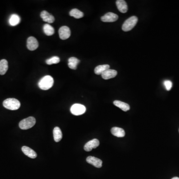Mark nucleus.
Instances as JSON below:
<instances>
[{
  "instance_id": "obj_1",
  "label": "nucleus",
  "mask_w": 179,
  "mask_h": 179,
  "mask_svg": "<svg viewBox=\"0 0 179 179\" xmlns=\"http://www.w3.org/2000/svg\"><path fill=\"white\" fill-rule=\"evenodd\" d=\"M54 84V80L51 76L49 75L44 76L39 80L38 87L42 90H47L52 87Z\"/></svg>"
},
{
  "instance_id": "obj_2",
  "label": "nucleus",
  "mask_w": 179,
  "mask_h": 179,
  "mask_svg": "<svg viewBox=\"0 0 179 179\" xmlns=\"http://www.w3.org/2000/svg\"><path fill=\"white\" fill-rule=\"evenodd\" d=\"M2 104L7 109L12 110H17L21 107L20 101L15 98H9L5 99Z\"/></svg>"
},
{
  "instance_id": "obj_3",
  "label": "nucleus",
  "mask_w": 179,
  "mask_h": 179,
  "mask_svg": "<svg viewBox=\"0 0 179 179\" xmlns=\"http://www.w3.org/2000/svg\"><path fill=\"white\" fill-rule=\"evenodd\" d=\"M36 123V119L32 117H28L21 120L19 123V127L23 130H27L32 128Z\"/></svg>"
},
{
  "instance_id": "obj_4",
  "label": "nucleus",
  "mask_w": 179,
  "mask_h": 179,
  "mask_svg": "<svg viewBox=\"0 0 179 179\" xmlns=\"http://www.w3.org/2000/svg\"><path fill=\"white\" fill-rule=\"evenodd\" d=\"M138 22V18L137 17H131L124 22L122 27V29L124 31H131L135 27Z\"/></svg>"
},
{
  "instance_id": "obj_5",
  "label": "nucleus",
  "mask_w": 179,
  "mask_h": 179,
  "mask_svg": "<svg viewBox=\"0 0 179 179\" xmlns=\"http://www.w3.org/2000/svg\"><path fill=\"white\" fill-rule=\"evenodd\" d=\"M86 110V107L85 106L79 104H73L70 109L71 113L75 115H82L85 113Z\"/></svg>"
},
{
  "instance_id": "obj_6",
  "label": "nucleus",
  "mask_w": 179,
  "mask_h": 179,
  "mask_svg": "<svg viewBox=\"0 0 179 179\" xmlns=\"http://www.w3.org/2000/svg\"><path fill=\"white\" fill-rule=\"evenodd\" d=\"M58 32L60 38L62 40L68 39L71 36L70 28L67 26H63L60 27Z\"/></svg>"
},
{
  "instance_id": "obj_7",
  "label": "nucleus",
  "mask_w": 179,
  "mask_h": 179,
  "mask_svg": "<svg viewBox=\"0 0 179 179\" xmlns=\"http://www.w3.org/2000/svg\"><path fill=\"white\" fill-rule=\"evenodd\" d=\"M38 41L34 37H29L27 38V46L28 50L31 51H35L38 48Z\"/></svg>"
},
{
  "instance_id": "obj_8",
  "label": "nucleus",
  "mask_w": 179,
  "mask_h": 179,
  "mask_svg": "<svg viewBox=\"0 0 179 179\" xmlns=\"http://www.w3.org/2000/svg\"><path fill=\"white\" fill-rule=\"evenodd\" d=\"M118 18L119 17L117 14L113 12H108L101 17V21L105 22H114L118 20Z\"/></svg>"
},
{
  "instance_id": "obj_9",
  "label": "nucleus",
  "mask_w": 179,
  "mask_h": 179,
  "mask_svg": "<svg viewBox=\"0 0 179 179\" xmlns=\"http://www.w3.org/2000/svg\"><path fill=\"white\" fill-rule=\"evenodd\" d=\"M99 145V140L97 139H93L88 142L85 145L84 148L85 151L89 152V151H92L93 149L96 148L97 147H98Z\"/></svg>"
},
{
  "instance_id": "obj_10",
  "label": "nucleus",
  "mask_w": 179,
  "mask_h": 179,
  "mask_svg": "<svg viewBox=\"0 0 179 179\" xmlns=\"http://www.w3.org/2000/svg\"><path fill=\"white\" fill-rule=\"evenodd\" d=\"M86 161L87 163L93 165L96 168H99L102 167L103 162L101 159L98 158L93 156H89L86 159Z\"/></svg>"
},
{
  "instance_id": "obj_11",
  "label": "nucleus",
  "mask_w": 179,
  "mask_h": 179,
  "mask_svg": "<svg viewBox=\"0 0 179 179\" xmlns=\"http://www.w3.org/2000/svg\"><path fill=\"white\" fill-rule=\"evenodd\" d=\"M41 17L44 22H47V23H53L55 21L54 16L49 14V12L46 11H43L41 12Z\"/></svg>"
},
{
  "instance_id": "obj_12",
  "label": "nucleus",
  "mask_w": 179,
  "mask_h": 179,
  "mask_svg": "<svg viewBox=\"0 0 179 179\" xmlns=\"http://www.w3.org/2000/svg\"><path fill=\"white\" fill-rule=\"evenodd\" d=\"M117 71L115 70H113V69H108L106 70L104 72L101 74L102 77L104 80H108V79H110L114 78L115 77V76H117Z\"/></svg>"
},
{
  "instance_id": "obj_13",
  "label": "nucleus",
  "mask_w": 179,
  "mask_h": 179,
  "mask_svg": "<svg viewBox=\"0 0 179 179\" xmlns=\"http://www.w3.org/2000/svg\"><path fill=\"white\" fill-rule=\"evenodd\" d=\"M22 150L26 156H28L31 158L35 159L36 158V153L30 147L26 146H23L22 148Z\"/></svg>"
},
{
  "instance_id": "obj_14",
  "label": "nucleus",
  "mask_w": 179,
  "mask_h": 179,
  "mask_svg": "<svg viewBox=\"0 0 179 179\" xmlns=\"http://www.w3.org/2000/svg\"><path fill=\"white\" fill-rule=\"evenodd\" d=\"M116 5L120 12L125 13L128 12V5L124 0H118L116 1Z\"/></svg>"
},
{
  "instance_id": "obj_15",
  "label": "nucleus",
  "mask_w": 179,
  "mask_h": 179,
  "mask_svg": "<svg viewBox=\"0 0 179 179\" xmlns=\"http://www.w3.org/2000/svg\"><path fill=\"white\" fill-rule=\"evenodd\" d=\"M111 133L113 135L118 138H123L125 136V131L122 128L114 127L111 129Z\"/></svg>"
},
{
  "instance_id": "obj_16",
  "label": "nucleus",
  "mask_w": 179,
  "mask_h": 179,
  "mask_svg": "<svg viewBox=\"0 0 179 179\" xmlns=\"http://www.w3.org/2000/svg\"><path fill=\"white\" fill-rule=\"evenodd\" d=\"M114 106L119 108V109L124 112H127L130 109V106L128 104L125 103L124 102H122V101L116 100V101H114Z\"/></svg>"
},
{
  "instance_id": "obj_17",
  "label": "nucleus",
  "mask_w": 179,
  "mask_h": 179,
  "mask_svg": "<svg viewBox=\"0 0 179 179\" xmlns=\"http://www.w3.org/2000/svg\"><path fill=\"white\" fill-rule=\"evenodd\" d=\"M54 140L55 142L58 143L62 138V133L60 128L55 127L53 131Z\"/></svg>"
},
{
  "instance_id": "obj_18",
  "label": "nucleus",
  "mask_w": 179,
  "mask_h": 179,
  "mask_svg": "<svg viewBox=\"0 0 179 179\" xmlns=\"http://www.w3.org/2000/svg\"><path fill=\"white\" fill-rule=\"evenodd\" d=\"M8 70V62L6 59L0 61V75H4Z\"/></svg>"
},
{
  "instance_id": "obj_19",
  "label": "nucleus",
  "mask_w": 179,
  "mask_h": 179,
  "mask_svg": "<svg viewBox=\"0 0 179 179\" xmlns=\"http://www.w3.org/2000/svg\"><path fill=\"white\" fill-rule=\"evenodd\" d=\"M80 63V60L77 59V58L72 57L69 58L68 59V66L70 69L73 70H76L77 69V66L78 64Z\"/></svg>"
},
{
  "instance_id": "obj_20",
  "label": "nucleus",
  "mask_w": 179,
  "mask_h": 179,
  "mask_svg": "<svg viewBox=\"0 0 179 179\" xmlns=\"http://www.w3.org/2000/svg\"><path fill=\"white\" fill-rule=\"evenodd\" d=\"M109 69V65L108 64L99 65L94 68V72L97 75H100L106 70Z\"/></svg>"
},
{
  "instance_id": "obj_21",
  "label": "nucleus",
  "mask_w": 179,
  "mask_h": 179,
  "mask_svg": "<svg viewBox=\"0 0 179 179\" xmlns=\"http://www.w3.org/2000/svg\"><path fill=\"white\" fill-rule=\"evenodd\" d=\"M21 18L17 14H12L9 19V23L12 26H16L20 23Z\"/></svg>"
},
{
  "instance_id": "obj_22",
  "label": "nucleus",
  "mask_w": 179,
  "mask_h": 179,
  "mask_svg": "<svg viewBox=\"0 0 179 179\" xmlns=\"http://www.w3.org/2000/svg\"><path fill=\"white\" fill-rule=\"evenodd\" d=\"M43 31L46 36H52L54 33V29L49 24H45L43 26Z\"/></svg>"
},
{
  "instance_id": "obj_23",
  "label": "nucleus",
  "mask_w": 179,
  "mask_h": 179,
  "mask_svg": "<svg viewBox=\"0 0 179 179\" xmlns=\"http://www.w3.org/2000/svg\"><path fill=\"white\" fill-rule=\"evenodd\" d=\"M70 16L75 17V18H81L83 17L84 13L77 9H74L70 11L69 12Z\"/></svg>"
},
{
  "instance_id": "obj_24",
  "label": "nucleus",
  "mask_w": 179,
  "mask_h": 179,
  "mask_svg": "<svg viewBox=\"0 0 179 179\" xmlns=\"http://www.w3.org/2000/svg\"><path fill=\"white\" fill-rule=\"evenodd\" d=\"M60 58L59 57L53 56L50 58L49 59L46 60V63L48 65H52V64H57L60 62Z\"/></svg>"
},
{
  "instance_id": "obj_25",
  "label": "nucleus",
  "mask_w": 179,
  "mask_h": 179,
  "mask_svg": "<svg viewBox=\"0 0 179 179\" xmlns=\"http://www.w3.org/2000/svg\"><path fill=\"white\" fill-rule=\"evenodd\" d=\"M164 85L167 91H170L172 87V83L170 80H165L164 82Z\"/></svg>"
},
{
  "instance_id": "obj_26",
  "label": "nucleus",
  "mask_w": 179,
  "mask_h": 179,
  "mask_svg": "<svg viewBox=\"0 0 179 179\" xmlns=\"http://www.w3.org/2000/svg\"><path fill=\"white\" fill-rule=\"evenodd\" d=\"M172 179H179V178H178V177H174Z\"/></svg>"
}]
</instances>
